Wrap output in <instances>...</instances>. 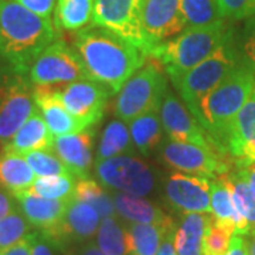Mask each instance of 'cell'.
Here are the masks:
<instances>
[{
    "instance_id": "cell-6",
    "label": "cell",
    "mask_w": 255,
    "mask_h": 255,
    "mask_svg": "<svg viewBox=\"0 0 255 255\" xmlns=\"http://www.w3.org/2000/svg\"><path fill=\"white\" fill-rule=\"evenodd\" d=\"M166 92V77L157 63L143 64L119 90L114 104V114L129 124L143 114L159 112Z\"/></svg>"
},
{
    "instance_id": "cell-12",
    "label": "cell",
    "mask_w": 255,
    "mask_h": 255,
    "mask_svg": "<svg viewBox=\"0 0 255 255\" xmlns=\"http://www.w3.org/2000/svg\"><path fill=\"white\" fill-rule=\"evenodd\" d=\"M54 88L65 110L85 128H91L102 119L111 95L102 84L84 80Z\"/></svg>"
},
{
    "instance_id": "cell-28",
    "label": "cell",
    "mask_w": 255,
    "mask_h": 255,
    "mask_svg": "<svg viewBox=\"0 0 255 255\" xmlns=\"http://www.w3.org/2000/svg\"><path fill=\"white\" fill-rule=\"evenodd\" d=\"M132 150H133V140L129 132V127L121 119L112 121L102 132L95 163L115 156L129 155Z\"/></svg>"
},
{
    "instance_id": "cell-46",
    "label": "cell",
    "mask_w": 255,
    "mask_h": 255,
    "mask_svg": "<svg viewBox=\"0 0 255 255\" xmlns=\"http://www.w3.org/2000/svg\"><path fill=\"white\" fill-rule=\"evenodd\" d=\"M238 170L243 173L248 184L251 186V189L255 191V163L250 164L247 167H243V169H238Z\"/></svg>"
},
{
    "instance_id": "cell-33",
    "label": "cell",
    "mask_w": 255,
    "mask_h": 255,
    "mask_svg": "<svg viewBox=\"0 0 255 255\" xmlns=\"http://www.w3.org/2000/svg\"><path fill=\"white\" fill-rule=\"evenodd\" d=\"M74 176H47L37 177L28 191L51 200H71L75 190Z\"/></svg>"
},
{
    "instance_id": "cell-2",
    "label": "cell",
    "mask_w": 255,
    "mask_h": 255,
    "mask_svg": "<svg viewBox=\"0 0 255 255\" xmlns=\"http://www.w3.org/2000/svg\"><path fill=\"white\" fill-rule=\"evenodd\" d=\"M57 36L50 17L38 16L13 0H0V57L13 71L28 74L31 64Z\"/></svg>"
},
{
    "instance_id": "cell-3",
    "label": "cell",
    "mask_w": 255,
    "mask_h": 255,
    "mask_svg": "<svg viewBox=\"0 0 255 255\" xmlns=\"http://www.w3.org/2000/svg\"><path fill=\"white\" fill-rule=\"evenodd\" d=\"M254 88V73L250 65L241 60V63L201 100L193 115L226 156L224 146L228 129Z\"/></svg>"
},
{
    "instance_id": "cell-39",
    "label": "cell",
    "mask_w": 255,
    "mask_h": 255,
    "mask_svg": "<svg viewBox=\"0 0 255 255\" xmlns=\"http://www.w3.org/2000/svg\"><path fill=\"white\" fill-rule=\"evenodd\" d=\"M241 57L255 75V16L246 18L241 31Z\"/></svg>"
},
{
    "instance_id": "cell-7",
    "label": "cell",
    "mask_w": 255,
    "mask_h": 255,
    "mask_svg": "<svg viewBox=\"0 0 255 255\" xmlns=\"http://www.w3.org/2000/svg\"><path fill=\"white\" fill-rule=\"evenodd\" d=\"M28 80L36 87H61L91 77L75 48L63 40H55L31 64Z\"/></svg>"
},
{
    "instance_id": "cell-10",
    "label": "cell",
    "mask_w": 255,
    "mask_h": 255,
    "mask_svg": "<svg viewBox=\"0 0 255 255\" xmlns=\"http://www.w3.org/2000/svg\"><path fill=\"white\" fill-rule=\"evenodd\" d=\"M164 162L179 172L207 179H217L230 172L233 162L219 149H209L193 143L167 140L162 146Z\"/></svg>"
},
{
    "instance_id": "cell-1",
    "label": "cell",
    "mask_w": 255,
    "mask_h": 255,
    "mask_svg": "<svg viewBox=\"0 0 255 255\" xmlns=\"http://www.w3.org/2000/svg\"><path fill=\"white\" fill-rule=\"evenodd\" d=\"M73 43L92 81L107 87L111 94L119 92L147 57L114 31L94 24L78 30Z\"/></svg>"
},
{
    "instance_id": "cell-27",
    "label": "cell",
    "mask_w": 255,
    "mask_h": 255,
    "mask_svg": "<svg viewBox=\"0 0 255 255\" xmlns=\"http://www.w3.org/2000/svg\"><path fill=\"white\" fill-rule=\"evenodd\" d=\"M133 145L142 155H150V152L159 145L162 139V121L157 111L147 112L128 124Z\"/></svg>"
},
{
    "instance_id": "cell-41",
    "label": "cell",
    "mask_w": 255,
    "mask_h": 255,
    "mask_svg": "<svg viewBox=\"0 0 255 255\" xmlns=\"http://www.w3.org/2000/svg\"><path fill=\"white\" fill-rule=\"evenodd\" d=\"M34 237H36V233H30L24 238H21L18 243H16L14 246L1 251L0 255H31Z\"/></svg>"
},
{
    "instance_id": "cell-32",
    "label": "cell",
    "mask_w": 255,
    "mask_h": 255,
    "mask_svg": "<svg viewBox=\"0 0 255 255\" xmlns=\"http://www.w3.org/2000/svg\"><path fill=\"white\" fill-rule=\"evenodd\" d=\"M73 199L91 204L92 207L98 211L101 217H104V219L112 217L117 214L115 204L111 200L110 196L105 193V190L98 183L90 179V177L78 180V183L75 184Z\"/></svg>"
},
{
    "instance_id": "cell-45",
    "label": "cell",
    "mask_w": 255,
    "mask_h": 255,
    "mask_svg": "<svg viewBox=\"0 0 255 255\" xmlns=\"http://www.w3.org/2000/svg\"><path fill=\"white\" fill-rule=\"evenodd\" d=\"M174 233H176V230L170 231L164 237L163 243H162V246H160V248H159V251H157L156 255H177L176 248H174Z\"/></svg>"
},
{
    "instance_id": "cell-16",
    "label": "cell",
    "mask_w": 255,
    "mask_h": 255,
    "mask_svg": "<svg viewBox=\"0 0 255 255\" xmlns=\"http://www.w3.org/2000/svg\"><path fill=\"white\" fill-rule=\"evenodd\" d=\"M142 26L149 51L166 38L179 36L187 27L180 10V0H143Z\"/></svg>"
},
{
    "instance_id": "cell-14",
    "label": "cell",
    "mask_w": 255,
    "mask_h": 255,
    "mask_svg": "<svg viewBox=\"0 0 255 255\" xmlns=\"http://www.w3.org/2000/svg\"><path fill=\"white\" fill-rule=\"evenodd\" d=\"M100 214L91 204L71 199L60 224L50 231H40L47 240L64 250L73 243L90 240L100 227Z\"/></svg>"
},
{
    "instance_id": "cell-20",
    "label": "cell",
    "mask_w": 255,
    "mask_h": 255,
    "mask_svg": "<svg viewBox=\"0 0 255 255\" xmlns=\"http://www.w3.org/2000/svg\"><path fill=\"white\" fill-rule=\"evenodd\" d=\"M34 102L54 136L75 133L87 129L65 110L54 87H36Z\"/></svg>"
},
{
    "instance_id": "cell-34",
    "label": "cell",
    "mask_w": 255,
    "mask_h": 255,
    "mask_svg": "<svg viewBox=\"0 0 255 255\" xmlns=\"http://www.w3.org/2000/svg\"><path fill=\"white\" fill-rule=\"evenodd\" d=\"M180 10L187 27H201L217 23L221 18L217 0H180Z\"/></svg>"
},
{
    "instance_id": "cell-21",
    "label": "cell",
    "mask_w": 255,
    "mask_h": 255,
    "mask_svg": "<svg viewBox=\"0 0 255 255\" xmlns=\"http://www.w3.org/2000/svg\"><path fill=\"white\" fill-rule=\"evenodd\" d=\"M53 143L54 135L48 129L41 114L36 110L14 136L1 147V153L24 156L34 150H53Z\"/></svg>"
},
{
    "instance_id": "cell-40",
    "label": "cell",
    "mask_w": 255,
    "mask_h": 255,
    "mask_svg": "<svg viewBox=\"0 0 255 255\" xmlns=\"http://www.w3.org/2000/svg\"><path fill=\"white\" fill-rule=\"evenodd\" d=\"M13 1L24 6L30 11L36 13L38 16H43V17L51 16L55 3H57V0H13Z\"/></svg>"
},
{
    "instance_id": "cell-29",
    "label": "cell",
    "mask_w": 255,
    "mask_h": 255,
    "mask_svg": "<svg viewBox=\"0 0 255 255\" xmlns=\"http://www.w3.org/2000/svg\"><path fill=\"white\" fill-rule=\"evenodd\" d=\"M228 186L231 189L234 207L244 227L250 233L255 228V191L251 189L246 177L240 170L226 174Z\"/></svg>"
},
{
    "instance_id": "cell-30",
    "label": "cell",
    "mask_w": 255,
    "mask_h": 255,
    "mask_svg": "<svg viewBox=\"0 0 255 255\" xmlns=\"http://www.w3.org/2000/svg\"><path fill=\"white\" fill-rule=\"evenodd\" d=\"M94 0H57L54 26L67 31H78L92 20Z\"/></svg>"
},
{
    "instance_id": "cell-13",
    "label": "cell",
    "mask_w": 255,
    "mask_h": 255,
    "mask_svg": "<svg viewBox=\"0 0 255 255\" xmlns=\"http://www.w3.org/2000/svg\"><path fill=\"white\" fill-rule=\"evenodd\" d=\"M159 112L162 127L169 139L176 142L193 143L201 147L219 149L209 136V133L204 130V128L193 117L189 108L177 100L172 92H166Z\"/></svg>"
},
{
    "instance_id": "cell-15",
    "label": "cell",
    "mask_w": 255,
    "mask_h": 255,
    "mask_svg": "<svg viewBox=\"0 0 255 255\" xmlns=\"http://www.w3.org/2000/svg\"><path fill=\"white\" fill-rule=\"evenodd\" d=\"M164 196L167 203L182 214L211 213V180L207 177L183 172L173 173L166 180Z\"/></svg>"
},
{
    "instance_id": "cell-44",
    "label": "cell",
    "mask_w": 255,
    "mask_h": 255,
    "mask_svg": "<svg viewBox=\"0 0 255 255\" xmlns=\"http://www.w3.org/2000/svg\"><path fill=\"white\" fill-rule=\"evenodd\" d=\"M226 255H248L247 241L244 236L233 234L231 241H230V247H228V251Z\"/></svg>"
},
{
    "instance_id": "cell-17",
    "label": "cell",
    "mask_w": 255,
    "mask_h": 255,
    "mask_svg": "<svg viewBox=\"0 0 255 255\" xmlns=\"http://www.w3.org/2000/svg\"><path fill=\"white\" fill-rule=\"evenodd\" d=\"M224 149L237 169L255 163V88L228 129Z\"/></svg>"
},
{
    "instance_id": "cell-18",
    "label": "cell",
    "mask_w": 255,
    "mask_h": 255,
    "mask_svg": "<svg viewBox=\"0 0 255 255\" xmlns=\"http://www.w3.org/2000/svg\"><path fill=\"white\" fill-rule=\"evenodd\" d=\"M95 130H84L54 137L53 150L75 179H87L92 164V146Z\"/></svg>"
},
{
    "instance_id": "cell-26",
    "label": "cell",
    "mask_w": 255,
    "mask_h": 255,
    "mask_svg": "<svg viewBox=\"0 0 255 255\" xmlns=\"http://www.w3.org/2000/svg\"><path fill=\"white\" fill-rule=\"evenodd\" d=\"M36 174L23 156L0 153V189L13 193L28 190Z\"/></svg>"
},
{
    "instance_id": "cell-37",
    "label": "cell",
    "mask_w": 255,
    "mask_h": 255,
    "mask_svg": "<svg viewBox=\"0 0 255 255\" xmlns=\"http://www.w3.org/2000/svg\"><path fill=\"white\" fill-rule=\"evenodd\" d=\"M231 237H233V233H230L226 228L220 227L219 224L213 221V217H211V221L204 236V244H203L204 255H226Z\"/></svg>"
},
{
    "instance_id": "cell-19",
    "label": "cell",
    "mask_w": 255,
    "mask_h": 255,
    "mask_svg": "<svg viewBox=\"0 0 255 255\" xmlns=\"http://www.w3.org/2000/svg\"><path fill=\"white\" fill-rule=\"evenodd\" d=\"M13 196L30 226L38 228L43 233L50 231L60 224L70 201L44 199L28 190L13 193Z\"/></svg>"
},
{
    "instance_id": "cell-47",
    "label": "cell",
    "mask_w": 255,
    "mask_h": 255,
    "mask_svg": "<svg viewBox=\"0 0 255 255\" xmlns=\"http://www.w3.org/2000/svg\"><path fill=\"white\" fill-rule=\"evenodd\" d=\"M80 255H107V254H104V253L101 251L100 247L90 243V244H87V246L84 247L81 251H80Z\"/></svg>"
},
{
    "instance_id": "cell-11",
    "label": "cell",
    "mask_w": 255,
    "mask_h": 255,
    "mask_svg": "<svg viewBox=\"0 0 255 255\" xmlns=\"http://www.w3.org/2000/svg\"><path fill=\"white\" fill-rule=\"evenodd\" d=\"M95 173L104 186L133 196H146L155 186L150 169L139 159L128 155L95 163Z\"/></svg>"
},
{
    "instance_id": "cell-5",
    "label": "cell",
    "mask_w": 255,
    "mask_h": 255,
    "mask_svg": "<svg viewBox=\"0 0 255 255\" xmlns=\"http://www.w3.org/2000/svg\"><path fill=\"white\" fill-rule=\"evenodd\" d=\"M234 41L236 40L233 37L203 63L197 64L173 81L183 102L193 115L196 114L201 100L241 63L243 57L241 53H238Z\"/></svg>"
},
{
    "instance_id": "cell-42",
    "label": "cell",
    "mask_w": 255,
    "mask_h": 255,
    "mask_svg": "<svg viewBox=\"0 0 255 255\" xmlns=\"http://www.w3.org/2000/svg\"><path fill=\"white\" fill-rule=\"evenodd\" d=\"M60 248L53 244L50 240H47L40 231L36 233L34 243H33V250L31 255H57V251Z\"/></svg>"
},
{
    "instance_id": "cell-36",
    "label": "cell",
    "mask_w": 255,
    "mask_h": 255,
    "mask_svg": "<svg viewBox=\"0 0 255 255\" xmlns=\"http://www.w3.org/2000/svg\"><path fill=\"white\" fill-rule=\"evenodd\" d=\"M27 160L28 166L34 172L36 177L47 176H70L71 172L61 162V159L51 150H34L23 156ZM73 176V174H71Z\"/></svg>"
},
{
    "instance_id": "cell-4",
    "label": "cell",
    "mask_w": 255,
    "mask_h": 255,
    "mask_svg": "<svg viewBox=\"0 0 255 255\" xmlns=\"http://www.w3.org/2000/svg\"><path fill=\"white\" fill-rule=\"evenodd\" d=\"M233 37V30L228 27L226 20H220L209 26L186 27L173 40L152 47L147 55L163 65L173 82L209 58Z\"/></svg>"
},
{
    "instance_id": "cell-43",
    "label": "cell",
    "mask_w": 255,
    "mask_h": 255,
    "mask_svg": "<svg viewBox=\"0 0 255 255\" xmlns=\"http://www.w3.org/2000/svg\"><path fill=\"white\" fill-rule=\"evenodd\" d=\"M16 207H17V201L14 196L10 191L0 189V220L4 219Z\"/></svg>"
},
{
    "instance_id": "cell-38",
    "label": "cell",
    "mask_w": 255,
    "mask_h": 255,
    "mask_svg": "<svg viewBox=\"0 0 255 255\" xmlns=\"http://www.w3.org/2000/svg\"><path fill=\"white\" fill-rule=\"evenodd\" d=\"M221 18L246 20L255 16V0H217Z\"/></svg>"
},
{
    "instance_id": "cell-8",
    "label": "cell",
    "mask_w": 255,
    "mask_h": 255,
    "mask_svg": "<svg viewBox=\"0 0 255 255\" xmlns=\"http://www.w3.org/2000/svg\"><path fill=\"white\" fill-rule=\"evenodd\" d=\"M24 74L13 71L0 78V147L6 145L34 112V90Z\"/></svg>"
},
{
    "instance_id": "cell-25",
    "label": "cell",
    "mask_w": 255,
    "mask_h": 255,
    "mask_svg": "<svg viewBox=\"0 0 255 255\" xmlns=\"http://www.w3.org/2000/svg\"><path fill=\"white\" fill-rule=\"evenodd\" d=\"M114 204L119 216L130 223L162 224L170 220V217L166 216L159 207H156L150 201L140 199V196H133L121 191L115 194Z\"/></svg>"
},
{
    "instance_id": "cell-9",
    "label": "cell",
    "mask_w": 255,
    "mask_h": 255,
    "mask_svg": "<svg viewBox=\"0 0 255 255\" xmlns=\"http://www.w3.org/2000/svg\"><path fill=\"white\" fill-rule=\"evenodd\" d=\"M143 0H94L92 24L114 31L146 54L149 44L142 26Z\"/></svg>"
},
{
    "instance_id": "cell-22",
    "label": "cell",
    "mask_w": 255,
    "mask_h": 255,
    "mask_svg": "<svg viewBox=\"0 0 255 255\" xmlns=\"http://www.w3.org/2000/svg\"><path fill=\"white\" fill-rule=\"evenodd\" d=\"M210 206H211V217L216 224L226 228L230 233L237 236H247L248 231L244 227L243 221L238 217L231 189L228 186L226 174L213 179L211 182V196H210Z\"/></svg>"
},
{
    "instance_id": "cell-31",
    "label": "cell",
    "mask_w": 255,
    "mask_h": 255,
    "mask_svg": "<svg viewBox=\"0 0 255 255\" xmlns=\"http://www.w3.org/2000/svg\"><path fill=\"white\" fill-rule=\"evenodd\" d=\"M97 243L101 251L107 255H129L127 228L119 224L115 216L105 217L97 231Z\"/></svg>"
},
{
    "instance_id": "cell-23",
    "label": "cell",
    "mask_w": 255,
    "mask_h": 255,
    "mask_svg": "<svg viewBox=\"0 0 255 255\" xmlns=\"http://www.w3.org/2000/svg\"><path fill=\"white\" fill-rule=\"evenodd\" d=\"M174 230L173 220L162 224L132 223L127 228L129 255H156L164 237Z\"/></svg>"
},
{
    "instance_id": "cell-24",
    "label": "cell",
    "mask_w": 255,
    "mask_h": 255,
    "mask_svg": "<svg viewBox=\"0 0 255 255\" xmlns=\"http://www.w3.org/2000/svg\"><path fill=\"white\" fill-rule=\"evenodd\" d=\"M211 216L203 213H187L174 233V248L177 255H204L203 244Z\"/></svg>"
},
{
    "instance_id": "cell-48",
    "label": "cell",
    "mask_w": 255,
    "mask_h": 255,
    "mask_svg": "<svg viewBox=\"0 0 255 255\" xmlns=\"http://www.w3.org/2000/svg\"><path fill=\"white\" fill-rule=\"evenodd\" d=\"M247 237H248V240H246L248 255H255V228L247 234Z\"/></svg>"
},
{
    "instance_id": "cell-35",
    "label": "cell",
    "mask_w": 255,
    "mask_h": 255,
    "mask_svg": "<svg viewBox=\"0 0 255 255\" xmlns=\"http://www.w3.org/2000/svg\"><path fill=\"white\" fill-rule=\"evenodd\" d=\"M31 226L23 213L16 207L4 219L0 220V253L14 246L31 231Z\"/></svg>"
}]
</instances>
